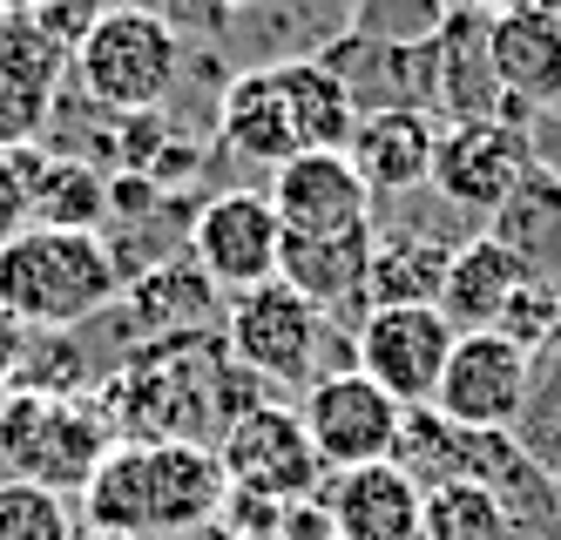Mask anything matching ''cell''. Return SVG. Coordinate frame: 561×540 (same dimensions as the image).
Instances as JSON below:
<instances>
[{
	"instance_id": "1",
	"label": "cell",
	"mask_w": 561,
	"mask_h": 540,
	"mask_svg": "<svg viewBox=\"0 0 561 540\" xmlns=\"http://www.w3.org/2000/svg\"><path fill=\"white\" fill-rule=\"evenodd\" d=\"M115 439H190L217 446L251 405H264V386L230 358L217 331L204 338H163L136 345L108 371V392L95 399Z\"/></svg>"
},
{
	"instance_id": "2",
	"label": "cell",
	"mask_w": 561,
	"mask_h": 540,
	"mask_svg": "<svg viewBox=\"0 0 561 540\" xmlns=\"http://www.w3.org/2000/svg\"><path fill=\"white\" fill-rule=\"evenodd\" d=\"M230 501V480L217 446L190 439H115L102 452L95 480L82 486V514L95 533L115 540H156L217 520Z\"/></svg>"
},
{
	"instance_id": "3",
	"label": "cell",
	"mask_w": 561,
	"mask_h": 540,
	"mask_svg": "<svg viewBox=\"0 0 561 540\" xmlns=\"http://www.w3.org/2000/svg\"><path fill=\"white\" fill-rule=\"evenodd\" d=\"M115 305H123V271L102 230L27 223L14 243H0V311H14L27 331H82Z\"/></svg>"
},
{
	"instance_id": "4",
	"label": "cell",
	"mask_w": 561,
	"mask_h": 540,
	"mask_svg": "<svg viewBox=\"0 0 561 540\" xmlns=\"http://www.w3.org/2000/svg\"><path fill=\"white\" fill-rule=\"evenodd\" d=\"M183 55L190 48L163 21H149L136 8H108L95 21V34L68 55V74H75V89H82V102H95L115 122H129V115H156L170 102Z\"/></svg>"
},
{
	"instance_id": "5",
	"label": "cell",
	"mask_w": 561,
	"mask_h": 540,
	"mask_svg": "<svg viewBox=\"0 0 561 540\" xmlns=\"http://www.w3.org/2000/svg\"><path fill=\"white\" fill-rule=\"evenodd\" d=\"M115 446L95 399H42L8 392L0 399V480H34L48 493H82Z\"/></svg>"
},
{
	"instance_id": "6",
	"label": "cell",
	"mask_w": 561,
	"mask_h": 540,
	"mask_svg": "<svg viewBox=\"0 0 561 540\" xmlns=\"http://www.w3.org/2000/svg\"><path fill=\"white\" fill-rule=\"evenodd\" d=\"M305 439L318 452L325 473H358V467H386L399 452V433H407V405L392 392H379L358 365H325L305 386Z\"/></svg>"
},
{
	"instance_id": "7",
	"label": "cell",
	"mask_w": 561,
	"mask_h": 540,
	"mask_svg": "<svg viewBox=\"0 0 561 540\" xmlns=\"http://www.w3.org/2000/svg\"><path fill=\"white\" fill-rule=\"evenodd\" d=\"M224 345L257 386H311L325 371V311L271 277L224 305Z\"/></svg>"
},
{
	"instance_id": "8",
	"label": "cell",
	"mask_w": 561,
	"mask_h": 540,
	"mask_svg": "<svg viewBox=\"0 0 561 540\" xmlns=\"http://www.w3.org/2000/svg\"><path fill=\"white\" fill-rule=\"evenodd\" d=\"M528 399H535V352H520L501 331H460L447 371H439L433 412L467 433H514L528 420Z\"/></svg>"
},
{
	"instance_id": "9",
	"label": "cell",
	"mask_w": 561,
	"mask_h": 540,
	"mask_svg": "<svg viewBox=\"0 0 561 540\" xmlns=\"http://www.w3.org/2000/svg\"><path fill=\"white\" fill-rule=\"evenodd\" d=\"M217 460H224V480L230 493L244 501H264V507H298V501H318L325 486V467L305 439V420L291 405H251L224 439H217Z\"/></svg>"
},
{
	"instance_id": "10",
	"label": "cell",
	"mask_w": 561,
	"mask_h": 540,
	"mask_svg": "<svg viewBox=\"0 0 561 540\" xmlns=\"http://www.w3.org/2000/svg\"><path fill=\"white\" fill-rule=\"evenodd\" d=\"M454 338L460 331L447 324L439 305H386V311L358 318L352 365L366 371L379 392H392L407 412H420L439 392V371H447V358H454Z\"/></svg>"
},
{
	"instance_id": "11",
	"label": "cell",
	"mask_w": 561,
	"mask_h": 540,
	"mask_svg": "<svg viewBox=\"0 0 561 540\" xmlns=\"http://www.w3.org/2000/svg\"><path fill=\"white\" fill-rule=\"evenodd\" d=\"M535 162H541V149H535L528 122H501V115L494 122H447L439 149H433V189L447 210L494 217Z\"/></svg>"
},
{
	"instance_id": "12",
	"label": "cell",
	"mask_w": 561,
	"mask_h": 540,
	"mask_svg": "<svg viewBox=\"0 0 561 540\" xmlns=\"http://www.w3.org/2000/svg\"><path fill=\"white\" fill-rule=\"evenodd\" d=\"M277 251H285V223H277L264 189H224L196 203L190 217V264L204 271L217 290L244 298V290L277 277Z\"/></svg>"
},
{
	"instance_id": "13",
	"label": "cell",
	"mask_w": 561,
	"mask_h": 540,
	"mask_svg": "<svg viewBox=\"0 0 561 540\" xmlns=\"http://www.w3.org/2000/svg\"><path fill=\"white\" fill-rule=\"evenodd\" d=\"M488 61H494V81H501L507 122L561 108V8H548V0H514V8L488 14Z\"/></svg>"
},
{
	"instance_id": "14",
	"label": "cell",
	"mask_w": 561,
	"mask_h": 540,
	"mask_svg": "<svg viewBox=\"0 0 561 540\" xmlns=\"http://www.w3.org/2000/svg\"><path fill=\"white\" fill-rule=\"evenodd\" d=\"M61 81H68V55L21 8H8L0 14V149H42Z\"/></svg>"
},
{
	"instance_id": "15",
	"label": "cell",
	"mask_w": 561,
	"mask_h": 540,
	"mask_svg": "<svg viewBox=\"0 0 561 540\" xmlns=\"http://www.w3.org/2000/svg\"><path fill=\"white\" fill-rule=\"evenodd\" d=\"M271 210L285 223V237H345L373 230V189L358 183L345 149H311L291 156L285 170H271Z\"/></svg>"
},
{
	"instance_id": "16",
	"label": "cell",
	"mask_w": 561,
	"mask_h": 540,
	"mask_svg": "<svg viewBox=\"0 0 561 540\" xmlns=\"http://www.w3.org/2000/svg\"><path fill=\"white\" fill-rule=\"evenodd\" d=\"M217 142L230 156L257 162V170H285L291 156H305V136H298V115L285 102V81H277L271 61L244 68L224 81L217 95Z\"/></svg>"
},
{
	"instance_id": "17",
	"label": "cell",
	"mask_w": 561,
	"mask_h": 540,
	"mask_svg": "<svg viewBox=\"0 0 561 540\" xmlns=\"http://www.w3.org/2000/svg\"><path fill=\"white\" fill-rule=\"evenodd\" d=\"M433 108L447 122H494V115L507 122L501 81L488 61V14L454 8V0L433 27Z\"/></svg>"
},
{
	"instance_id": "18",
	"label": "cell",
	"mask_w": 561,
	"mask_h": 540,
	"mask_svg": "<svg viewBox=\"0 0 561 540\" xmlns=\"http://www.w3.org/2000/svg\"><path fill=\"white\" fill-rule=\"evenodd\" d=\"M332 533L339 540H420V507L426 493L407 467H358V473H332L318 493Z\"/></svg>"
},
{
	"instance_id": "19",
	"label": "cell",
	"mask_w": 561,
	"mask_h": 540,
	"mask_svg": "<svg viewBox=\"0 0 561 540\" xmlns=\"http://www.w3.org/2000/svg\"><path fill=\"white\" fill-rule=\"evenodd\" d=\"M433 149H439V122L420 108H373L358 115V129L345 142V162L358 170L373 196H407L433 183Z\"/></svg>"
},
{
	"instance_id": "20",
	"label": "cell",
	"mask_w": 561,
	"mask_h": 540,
	"mask_svg": "<svg viewBox=\"0 0 561 540\" xmlns=\"http://www.w3.org/2000/svg\"><path fill=\"white\" fill-rule=\"evenodd\" d=\"M373 237L379 230H345V237H285L277 251V284H291L305 305L325 318L352 311L366 318V277H373Z\"/></svg>"
},
{
	"instance_id": "21",
	"label": "cell",
	"mask_w": 561,
	"mask_h": 540,
	"mask_svg": "<svg viewBox=\"0 0 561 540\" xmlns=\"http://www.w3.org/2000/svg\"><path fill=\"white\" fill-rule=\"evenodd\" d=\"M488 237H494L535 284L561 290V170H554L548 156L514 183V196L488 217Z\"/></svg>"
},
{
	"instance_id": "22",
	"label": "cell",
	"mask_w": 561,
	"mask_h": 540,
	"mask_svg": "<svg viewBox=\"0 0 561 540\" xmlns=\"http://www.w3.org/2000/svg\"><path fill=\"white\" fill-rule=\"evenodd\" d=\"M535 277L520 271L501 243L480 230L467 243H454V257H447V284H439V311H447L454 331H501L514 298L528 290Z\"/></svg>"
},
{
	"instance_id": "23",
	"label": "cell",
	"mask_w": 561,
	"mask_h": 540,
	"mask_svg": "<svg viewBox=\"0 0 561 540\" xmlns=\"http://www.w3.org/2000/svg\"><path fill=\"white\" fill-rule=\"evenodd\" d=\"M123 311L136 318L142 345H163V338H204L217 324V284L196 271L190 257H170L142 277L123 284Z\"/></svg>"
},
{
	"instance_id": "24",
	"label": "cell",
	"mask_w": 561,
	"mask_h": 540,
	"mask_svg": "<svg viewBox=\"0 0 561 540\" xmlns=\"http://www.w3.org/2000/svg\"><path fill=\"white\" fill-rule=\"evenodd\" d=\"M27 210L48 230H95L108 223V176L82 156L27 149Z\"/></svg>"
},
{
	"instance_id": "25",
	"label": "cell",
	"mask_w": 561,
	"mask_h": 540,
	"mask_svg": "<svg viewBox=\"0 0 561 540\" xmlns=\"http://www.w3.org/2000/svg\"><path fill=\"white\" fill-rule=\"evenodd\" d=\"M447 257H454V243L420 237V230L373 237L366 311H386V305H439V284H447Z\"/></svg>"
},
{
	"instance_id": "26",
	"label": "cell",
	"mask_w": 561,
	"mask_h": 540,
	"mask_svg": "<svg viewBox=\"0 0 561 540\" xmlns=\"http://www.w3.org/2000/svg\"><path fill=\"white\" fill-rule=\"evenodd\" d=\"M271 68H277V81H285V102L298 115L305 156L311 149H345L352 129H358V102L345 95V81L318 55H285V61H271Z\"/></svg>"
},
{
	"instance_id": "27",
	"label": "cell",
	"mask_w": 561,
	"mask_h": 540,
	"mask_svg": "<svg viewBox=\"0 0 561 540\" xmlns=\"http://www.w3.org/2000/svg\"><path fill=\"white\" fill-rule=\"evenodd\" d=\"M420 540H514V520H507V507L494 501V486H480V480H447V486H426Z\"/></svg>"
},
{
	"instance_id": "28",
	"label": "cell",
	"mask_w": 561,
	"mask_h": 540,
	"mask_svg": "<svg viewBox=\"0 0 561 540\" xmlns=\"http://www.w3.org/2000/svg\"><path fill=\"white\" fill-rule=\"evenodd\" d=\"M89 358L75 352V331H27V352L14 371V392H42V399H89Z\"/></svg>"
},
{
	"instance_id": "29",
	"label": "cell",
	"mask_w": 561,
	"mask_h": 540,
	"mask_svg": "<svg viewBox=\"0 0 561 540\" xmlns=\"http://www.w3.org/2000/svg\"><path fill=\"white\" fill-rule=\"evenodd\" d=\"M0 540H75V514L34 480H0Z\"/></svg>"
},
{
	"instance_id": "30",
	"label": "cell",
	"mask_w": 561,
	"mask_h": 540,
	"mask_svg": "<svg viewBox=\"0 0 561 540\" xmlns=\"http://www.w3.org/2000/svg\"><path fill=\"white\" fill-rule=\"evenodd\" d=\"M14 8H21L34 27H42L61 55H75V48L95 34V21L108 14V0H14Z\"/></svg>"
},
{
	"instance_id": "31",
	"label": "cell",
	"mask_w": 561,
	"mask_h": 540,
	"mask_svg": "<svg viewBox=\"0 0 561 540\" xmlns=\"http://www.w3.org/2000/svg\"><path fill=\"white\" fill-rule=\"evenodd\" d=\"M129 8L149 14V21H163L176 41H190V34H196V41H217V34L237 21L224 0H129Z\"/></svg>"
},
{
	"instance_id": "32",
	"label": "cell",
	"mask_w": 561,
	"mask_h": 540,
	"mask_svg": "<svg viewBox=\"0 0 561 540\" xmlns=\"http://www.w3.org/2000/svg\"><path fill=\"white\" fill-rule=\"evenodd\" d=\"M27 223V149H0V243H14Z\"/></svg>"
},
{
	"instance_id": "33",
	"label": "cell",
	"mask_w": 561,
	"mask_h": 540,
	"mask_svg": "<svg viewBox=\"0 0 561 540\" xmlns=\"http://www.w3.org/2000/svg\"><path fill=\"white\" fill-rule=\"evenodd\" d=\"M237 540H339V533H332V520H325L318 501H298V507H277L264 527L237 533Z\"/></svg>"
},
{
	"instance_id": "34",
	"label": "cell",
	"mask_w": 561,
	"mask_h": 540,
	"mask_svg": "<svg viewBox=\"0 0 561 540\" xmlns=\"http://www.w3.org/2000/svg\"><path fill=\"white\" fill-rule=\"evenodd\" d=\"M21 352H27V324L14 311H0V399L14 392V371H21Z\"/></svg>"
},
{
	"instance_id": "35",
	"label": "cell",
	"mask_w": 561,
	"mask_h": 540,
	"mask_svg": "<svg viewBox=\"0 0 561 540\" xmlns=\"http://www.w3.org/2000/svg\"><path fill=\"white\" fill-rule=\"evenodd\" d=\"M230 14H257V8H271V0H224Z\"/></svg>"
},
{
	"instance_id": "36",
	"label": "cell",
	"mask_w": 561,
	"mask_h": 540,
	"mask_svg": "<svg viewBox=\"0 0 561 540\" xmlns=\"http://www.w3.org/2000/svg\"><path fill=\"white\" fill-rule=\"evenodd\" d=\"M89 540H115V533H89Z\"/></svg>"
},
{
	"instance_id": "37",
	"label": "cell",
	"mask_w": 561,
	"mask_h": 540,
	"mask_svg": "<svg viewBox=\"0 0 561 540\" xmlns=\"http://www.w3.org/2000/svg\"><path fill=\"white\" fill-rule=\"evenodd\" d=\"M554 493H561V467H554Z\"/></svg>"
},
{
	"instance_id": "38",
	"label": "cell",
	"mask_w": 561,
	"mask_h": 540,
	"mask_svg": "<svg viewBox=\"0 0 561 540\" xmlns=\"http://www.w3.org/2000/svg\"><path fill=\"white\" fill-rule=\"evenodd\" d=\"M8 8H14V0H0V14H8Z\"/></svg>"
}]
</instances>
